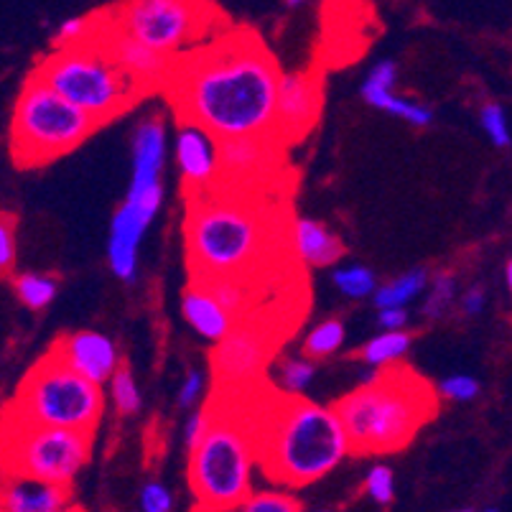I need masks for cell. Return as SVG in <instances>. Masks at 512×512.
I'll list each match as a JSON object with an SVG mask.
<instances>
[{
  "label": "cell",
  "mask_w": 512,
  "mask_h": 512,
  "mask_svg": "<svg viewBox=\"0 0 512 512\" xmlns=\"http://www.w3.org/2000/svg\"><path fill=\"white\" fill-rule=\"evenodd\" d=\"M365 492L375 505L388 507L395 500V474L388 464H375L365 474Z\"/></svg>",
  "instance_id": "cell-34"
},
{
  "label": "cell",
  "mask_w": 512,
  "mask_h": 512,
  "mask_svg": "<svg viewBox=\"0 0 512 512\" xmlns=\"http://www.w3.org/2000/svg\"><path fill=\"white\" fill-rule=\"evenodd\" d=\"M90 454V431L6 418L3 474H26L46 482L72 484L82 467L90 462Z\"/></svg>",
  "instance_id": "cell-9"
},
{
  "label": "cell",
  "mask_w": 512,
  "mask_h": 512,
  "mask_svg": "<svg viewBox=\"0 0 512 512\" xmlns=\"http://www.w3.org/2000/svg\"><path fill=\"white\" fill-rule=\"evenodd\" d=\"M36 74L100 125L146 95L136 79L110 57L105 44L97 39V31L82 44L59 46L36 67Z\"/></svg>",
  "instance_id": "cell-6"
},
{
  "label": "cell",
  "mask_w": 512,
  "mask_h": 512,
  "mask_svg": "<svg viewBox=\"0 0 512 512\" xmlns=\"http://www.w3.org/2000/svg\"><path fill=\"white\" fill-rule=\"evenodd\" d=\"M97 31V21H90V18H82V16H74L67 18L57 26V34H54V44L59 46H74V44H82V41L92 39Z\"/></svg>",
  "instance_id": "cell-36"
},
{
  "label": "cell",
  "mask_w": 512,
  "mask_h": 512,
  "mask_svg": "<svg viewBox=\"0 0 512 512\" xmlns=\"http://www.w3.org/2000/svg\"><path fill=\"white\" fill-rule=\"evenodd\" d=\"M441 398L454 400V403H469L479 395L477 377L467 375V372H454V375L444 377L439 383Z\"/></svg>",
  "instance_id": "cell-35"
},
{
  "label": "cell",
  "mask_w": 512,
  "mask_h": 512,
  "mask_svg": "<svg viewBox=\"0 0 512 512\" xmlns=\"http://www.w3.org/2000/svg\"><path fill=\"white\" fill-rule=\"evenodd\" d=\"M51 352L97 385L110 383V377L120 370L118 344L102 332L87 329V332L67 334L51 347Z\"/></svg>",
  "instance_id": "cell-18"
},
{
  "label": "cell",
  "mask_w": 512,
  "mask_h": 512,
  "mask_svg": "<svg viewBox=\"0 0 512 512\" xmlns=\"http://www.w3.org/2000/svg\"><path fill=\"white\" fill-rule=\"evenodd\" d=\"M281 67L250 31H227L176 59L166 92L181 120L220 141L276 136Z\"/></svg>",
  "instance_id": "cell-1"
},
{
  "label": "cell",
  "mask_w": 512,
  "mask_h": 512,
  "mask_svg": "<svg viewBox=\"0 0 512 512\" xmlns=\"http://www.w3.org/2000/svg\"><path fill=\"white\" fill-rule=\"evenodd\" d=\"M324 512H332V510H324Z\"/></svg>",
  "instance_id": "cell-48"
},
{
  "label": "cell",
  "mask_w": 512,
  "mask_h": 512,
  "mask_svg": "<svg viewBox=\"0 0 512 512\" xmlns=\"http://www.w3.org/2000/svg\"><path fill=\"white\" fill-rule=\"evenodd\" d=\"M181 316L199 337L212 344H220L237 324V319L227 311V306L202 281H194L184 291V296H181Z\"/></svg>",
  "instance_id": "cell-21"
},
{
  "label": "cell",
  "mask_w": 512,
  "mask_h": 512,
  "mask_svg": "<svg viewBox=\"0 0 512 512\" xmlns=\"http://www.w3.org/2000/svg\"><path fill=\"white\" fill-rule=\"evenodd\" d=\"M408 321H411L408 309H400V306H395V309H377V324H380V329H385V332L408 329Z\"/></svg>",
  "instance_id": "cell-41"
},
{
  "label": "cell",
  "mask_w": 512,
  "mask_h": 512,
  "mask_svg": "<svg viewBox=\"0 0 512 512\" xmlns=\"http://www.w3.org/2000/svg\"><path fill=\"white\" fill-rule=\"evenodd\" d=\"M428 283H431V273L426 268H411V271L400 273L393 281L383 283V286L377 288L372 301H375L377 309H395V306L408 309L418 296L426 293Z\"/></svg>",
  "instance_id": "cell-23"
},
{
  "label": "cell",
  "mask_w": 512,
  "mask_h": 512,
  "mask_svg": "<svg viewBox=\"0 0 512 512\" xmlns=\"http://www.w3.org/2000/svg\"><path fill=\"white\" fill-rule=\"evenodd\" d=\"M209 291L227 306L235 319H245L253 311L255 301H258V286H255V276H217L209 278Z\"/></svg>",
  "instance_id": "cell-24"
},
{
  "label": "cell",
  "mask_w": 512,
  "mask_h": 512,
  "mask_svg": "<svg viewBox=\"0 0 512 512\" xmlns=\"http://www.w3.org/2000/svg\"><path fill=\"white\" fill-rule=\"evenodd\" d=\"M174 158L189 194L207 192L222 184L220 138L199 123L181 120L174 138Z\"/></svg>",
  "instance_id": "cell-15"
},
{
  "label": "cell",
  "mask_w": 512,
  "mask_h": 512,
  "mask_svg": "<svg viewBox=\"0 0 512 512\" xmlns=\"http://www.w3.org/2000/svg\"><path fill=\"white\" fill-rule=\"evenodd\" d=\"M102 411H105L102 385L82 377L54 352H49L23 377L6 418L95 434Z\"/></svg>",
  "instance_id": "cell-8"
},
{
  "label": "cell",
  "mask_w": 512,
  "mask_h": 512,
  "mask_svg": "<svg viewBox=\"0 0 512 512\" xmlns=\"http://www.w3.org/2000/svg\"><path fill=\"white\" fill-rule=\"evenodd\" d=\"M204 372L202 370H189L186 372V377L181 380L179 385V393H176V400H179L181 408H192L197 406L199 400H202L204 395Z\"/></svg>",
  "instance_id": "cell-38"
},
{
  "label": "cell",
  "mask_w": 512,
  "mask_h": 512,
  "mask_svg": "<svg viewBox=\"0 0 512 512\" xmlns=\"http://www.w3.org/2000/svg\"><path fill=\"white\" fill-rule=\"evenodd\" d=\"M398 85V64L393 59H380L370 67L365 82L360 87L362 100L380 113L398 118L413 128H426L434 123V110L423 102L411 100V97H400L395 92Z\"/></svg>",
  "instance_id": "cell-17"
},
{
  "label": "cell",
  "mask_w": 512,
  "mask_h": 512,
  "mask_svg": "<svg viewBox=\"0 0 512 512\" xmlns=\"http://www.w3.org/2000/svg\"><path fill=\"white\" fill-rule=\"evenodd\" d=\"M411 344L413 334L408 329H398V332H385V329H380V334L372 337L362 347V362L367 367H372V370H388V367L398 365L411 352Z\"/></svg>",
  "instance_id": "cell-25"
},
{
  "label": "cell",
  "mask_w": 512,
  "mask_h": 512,
  "mask_svg": "<svg viewBox=\"0 0 512 512\" xmlns=\"http://www.w3.org/2000/svg\"><path fill=\"white\" fill-rule=\"evenodd\" d=\"M283 3H286L288 8H301V6H306L309 0H283Z\"/></svg>",
  "instance_id": "cell-44"
},
{
  "label": "cell",
  "mask_w": 512,
  "mask_h": 512,
  "mask_svg": "<svg viewBox=\"0 0 512 512\" xmlns=\"http://www.w3.org/2000/svg\"><path fill=\"white\" fill-rule=\"evenodd\" d=\"M107 390H110V400H113V406L118 413H123V416H133V413L141 411L143 406L141 388H138L136 377H133V372L130 370L120 367V370L110 377Z\"/></svg>",
  "instance_id": "cell-32"
},
{
  "label": "cell",
  "mask_w": 512,
  "mask_h": 512,
  "mask_svg": "<svg viewBox=\"0 0 512 512\" xmlns=\"http://www.w3.org/2000/svg\"><path fill=\"white\" fill-rule=\"evenodd\" d=\"M276 349V332L265 321L245 316L220 344H214L212 370L225 393H245L258 383Z\"/></svg>",
  "instance_id": "cell-11"
},
{
  "label": "cell",
  "mask_w": 512,
  "mask_h": 512,
  "mask_svg": "<svg viewBox=\"0 0 512 512\" xmlns=\"http://www.w3.org/2000/svg\"><path fill=\"white\" fill-rule=\"evenodd\" d=\"M423 296H426V299H423V314H426L428 319H441L462 293H459V281H456L454 273L441 271L431 278V283H428Z\"/></svg>",
  "instance_id": "cell-30"
},
{
  "label": "cell",
  "mask_w": 512,
  "mask_h": 512,
  "mask_svg": "<svg viewBox=\"0 0 512 512\" xmlns=\"http://www.w3.org/2000/svg\"><path fill=\"white\" fill-rule=\"evenodd\" d=\"M479 125H482L484 136L490 138L492 146L507 148L512 143L510 120H507L505 107L497 105V102L482 105V110H479Z\"/></svg>",
  "instance_id": "cell-33"
},
{
  "label": "cell",
  "mask_w": 512,
  "mask_h": 512,
  "mask_svg": "<svg viewBox=\"0 0 512 512\" xmlns=\"http://www.w3.org/2000/svg\"><path fill=\"white\" fill-rule=\"evenodd\" d=\"M334 408L347 428L352 454H395L431 421L436 395L416 372L393 365L367 375Z\"/></svg>",
  "instance_id": "cell-4"
},
{
  "label": "cell",
  "mask_w": 512,
  "mask_h": 512,
  "mask_svg": "<svg viewBox=\"0 0 512 512\" xmlns=\"http://www.w3.org/2000/svg\"><path fill=\"white\" fill-rule=\"evenodd\" d=\"M314 380H316L314 357L309 355L286 357V360L278 365V388L283 390V395H304L306 390L314 385Z\"/></svg>",
  "instance_id": "cell-29"
},
{
  "label": "cell",
  "mask_w": 512,
  "mask_h": 512,
  "mask_svg": "<svg viewBox=\"0 0 512 512\" xmlns=\"http://www.w3.org/2000/svg\"><path fill=\"white\" fill-rule=\"evenodd\" d=\"M212 428L189 451V487L197 512H230L253 492L260 469L255 408H212Z\"/></svg>",
  "instance_id": "cell-5"
},
{
  "label": "cell",
  "mask_w": 512,
  "mask_h": 512,
  "mask_svg": "<svg viewBox=\"0 0 512 512\" xmlns=\"http://www.w3.org/2000/svg\"><path fill=\"white\" fill-rule=\"evenodd\" d=\"M283 141L278 136H242L220 141L222 184L260 189L278 174Z\"/></svg>",
  "instance_id": "cell-14"
},
{
  "label": "cell",
  "mask_w": 512,
  "mask_h": 512,
  "mask_svg": "<svg viewBox=\"0 0 512 512\" xmlns=\"http://www.w3.org/2000/svg\"><path fill=\"white\" fill-rule=\"evenodd\" d=\"M505 281H507V288H510V293H512V258L507 260V265H505Z\"/></svg>",
  "instance_id": "cell-43"
},
{
  "label": "cell",
  "mask_w": 512,
  "mask_h": 512,
  "mask_svg": "<svg viewBox=\"0 0 512 512\" xmlns=\"http://www.w3.org/2000/svg\"><path fill=\"white\" fill-rule=\"evenodd\" d=\"M164 204V186L133 192L128 189L125 202L115 209L107 235V263L113 276L120 281L133 283L138 273V253H141L143 237L156 220L158 209Z\"/></svg>",
  "instance_id": "cell-12"
},
{
  "label": "cell",
  "mask_w": 512,
  "mask_h": 512,
  "mask_svg": "<svg viewBox=\"0 0 512 512\" xmlns=\"http://www.w3.org/2000/svg\"><path fill=\"white\" fill-rule=\"evenodd\" d=\"M230 512H301V502L286 487H278V490H253Z\"/></svg>",
  "instance_id": "cell-31"
},
{
  "label": "cell",
  "mask_w": 512,
  "mask_h": 512,
  "mask_svg": "<svg viewBox=\"0 0 512 512\" xmlns=\"http://www.w3.org/2000/svg\"><path fill=\"white\" fill-rule=\"evenodd\" d=\"M459 306L467 316H479L487 306V291L482 286H469L467 291L459 296Z\"/></svg>",
  "instance_id": "cell-42"
},
{
  "label": "cell",
  "mask_w": 512,
  "mask_h": 512,
  "mask_svg": "<svg viewBox=\"0 0 512 512\" xmlns=\"http://www.w3.org/2000/svg\"><path fill=\"white\" fill-rule=\"evenodd\" d=\"M260 474L286 490H301L332 474L352 454L347 428L334 406L301 395H273L255 406Z\"/></svg>",
  "instance_id": "cell-3"
},
{
  "label": "cell",
  "mask_w": 512,
  "mask_h": 512,
  "mask_svg": "<svg viewBox=\"0 0 512 512\" xmlns=\"http://www.w3.org/2000/svg\"><path fill=\"white\" fill-rule=\"evenodd\" d=\"M212 408H207V411H199L194 413V416H189V421H186L184 426V441H186V449L192 451L197 449L199 444L204 441V436L209 434V428H212Z\"/></svg>",
  "instance_id": "cell-39"
},
{
  "label": "cell",
  "mask_w": 512,
  "mask_h": 512,
  "mask_svg": "<svg viewBox=\"0 0 512 512\" xmlns=\"http://www.w3.org/2000/svg\"><path fill=\"white\" fill-rule=\"evenodd\" d=\"M69 512H82V510H79V507H77V505H74V507H72V510H69Z\"/></svg>",
  "instance_id": "cell-45"
},
{
  "label": "cell",
  "mask_w": 512,
  "mask_h": 512,
  "mask_svg": "<svg viewBox=\"0 0 512 512\" xmlns=\"http://www.w3.org/2000/svg\"><path fill=\"white\" fill-rule=\"evenodd\" d=\"M141 512H171L174 510V495L164 482H146L138 495Z\"/></svg>",
  "instance_id": "cell-37"
},
{
  "label": "cell",
  "mask_w": 512,
  "mask_h": 512,
  "mask_svg": "<svg viewBox=\"0 0 512 512\" xmlns=\"http://www.w3.org/2000/svg\"><path fill=\"white\" fill-rule=\"evenodd\" d=\"M451 512H472V510H451Z\"/></svg>",
  "instance_id": "cell-46"
},
{
  "label": "cell",
  "mask_w": 512,
  "mask_h": 512,
  "mask_svg": "<svg viewBox=\"0 0 512 512\" xmlns=\"http://www.w3.org/2000/svg\"><path fill=\"white\" fill-rule=\"evenodd\" d=\"M321 79L316 72H283L278 87L276 136L283 143L299 141L321 115Z\"/></svg>",
  "instance_id": "cell-16"
},
{
  "label": "cell",
  "mask_w": 512,
  "mask_h": 512,
  "mask_svg": "<svg viewBox=\"0 0 512 512\" xmlns=\"http://www.w3.org/2000/svg\"><path fill=\"white\" fill-rule=\"evenodd\" d=\"M13 260H16V232L11 227V217L3 214V220H0V268L11 271Z\"/></svg>",
  "instance_id": "cell-40"
},
{
  "label": "cell",
  "mask_w": 512,
  "mask_h": 512,
  "mask_svg": "<svg viewBox=\"0 0 512 512\" xmlns=\"http://www.w3.org/2000/svg\"><path fill=\"white\" fill-rule=\"evenodd\" d=\"M72 507V484L3 474V512H69Z\"/></svg>",
  "instance_id": "cell-20"
},
{
  "label": "cell",
  "mask_w": 512,
  "mask_h": 512,
  "mask_svg": "<svg viewBox=\"0 0 512 512\" xmlns=\"http://www.w3.org/2000/svg\"><path fill=\"white\" fill-rule=\"evenodd\" d=\"M484 512H497V510H495V507H490V510H484Z\"/></svg>",
  "instance_id": "cell-47"
},
{
  "label": "cell",
  "mask_w": 512,
  "mask_h": 512,
  "mask_svg": "<svg viewBox=\"0 0 512 512\" xmlns=\"http://www.w3.org/2000/svg\"><path fill=\"white\" fill-rule=\"evenodd\" d=\"M13 291L23 306H29L31 311H44L57 299L59 283L46 273H21L13 278Z\"/></svg>",
  "instance_id": "cell-26"
},
{
  "label": "cell",
  "mask_w": 512,
  "mask_h": 512,
  "mask_svg": "<svg viewBox=\"0 0 512 512\" xmlns=\"http://www.w3.org/2000/svg\"><path fill=\"white\" fill-rule=\"evenodd\" d=\"M288 245L293 258L306 268H329L344 255V242L324 222L311 217H296L288 230Z\"/></svg>",
  "instance_id": "cell-22"
},
{
  "label": "cell",
  "mask_w": 512,
  "mask_h": 512,
  "mask_svg": "<svg viewBox=\"0 0 512 512\" xmlns=\"http://www.w3.org/2000/svg\"><path fill=\"white\" fill-rule=\"evenodd\" d=\"M184 232L194 281L258 276L281 240V217L260 199V189L217 184L189 194Z\"/></svg>",
  "instance_id": "cell-2"
},
{
  "label": "cell",
  "mask_w": 512,
  "mask_h": 512,
  "mask_svg": "<svg viewBox=\"0 0 512 512\" xmlns=\"http://www.w3.org/2000/svg\"><path fill=\"white\" fill-rule=\"evenodd\" d=\"M347 339V329L339 319H324L319 324L309 329L304 339V352L314 360H321V357H332L334 352H339Z\"/></svg>",
  "instance_id": "cell-27"
},
{
  "label": "cell",
  "mask_w": 512,
  "mask_h": 512,
  "mask_svg": "<svg viewBox=\"0 0 512 512\" xmlns=\"http://www.w3.org/2000/svg\"><path fill=\"white\" fill-rule=\"evenodd\" d=\"M107 18L130 36L179 59L197 49L217 16L207 0H125Z\"/></svg>",
  "instance_id": "cell-10"
},
{
  "label": "cell",
  "mask_w": 512,
  "mask_h": 512,
  "mask_svg": "<svg viewBox=\"0 0 512 512\" xmlns=\"http://www.w3.org/2000/svg\"><path fill=\"white\" fill-rule=\"evenodd\" d=\"M332 283L339 288V291L347 296V299H367V296H375L377 286V276L367 268V265L360 263H349V265H339L334 268L332 273Z\"/></svg>",
  "instance_id": "cell-28"
},
{
  "label": "cell",
  "mask_w": 512,
  "mask_h": 512,
  "mask_svg": "<svg viewBox=\"0 0 512 512\" xmlns=\"http://www.w3.org/2000/svg\"><path fill=\"white\" fill-rule=\"evenodd\" d=\"M97 39L105 44L110 57L136 79L143 92L166 90L171 74H174L176 59L164 54V51L153 49L146 41L130 36L128 31L118 29L110 18L97 21Z\"/></svg>",
  "instance_id": "cell-13"
},
{
  "label": "cell",
  "mask_w": 512,
  "mask_h": 512,
  "mask_svg": "<svg viewBox=\"0 0 512 512\" xmlns=\"http://www.w3.org/2000/svg\"><path fill=\"white\" fill-rule=\"evenodd\" d=\"M169 153V128L161 115H148L133 130V156H130L128 189H156L164 176Z\"/></svg>",
  "instance_id": "cell-19"
},
{
  "label": "cell",
  "mask_w": 512,
  "mask_h": 512,
  "mask_svg": "<svg viewBox=\"0 0 512 512\" xmlns=\"http://www.w3.org/2000/svg\"><path fill=\"white\" fill-rule=\"evenodd\" d=\"M97 120L31 74L13 107L11 151L18 166H44L67 156L97 130Z\"/></svg>",
  "instance_id": "cell-7"
}]
</instances>
